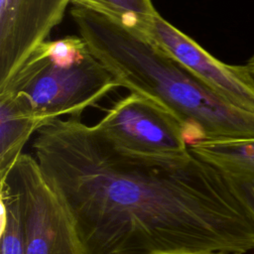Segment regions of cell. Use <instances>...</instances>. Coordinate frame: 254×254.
<instances>
[{
  "instance_id": "cell-1",
  "label": "cell",
  "mask_w": 254,
  "mask_h": 254,
  "mask_svg": "<svg viewBox=\"0 0 254 254\" xmlns=\"http://www.w3.org/2000/svg\"><path fill=\"white\" fill-rule=\"evenodd\" d=\"M32 147L68 213L79 254L254 250V225L225 179L191 152L131 155L80 116L51 121Z\"/></svg>"
},
{
  "instance_id": "cell-2",
  "label": "cell",
  "mask_w": 254,
  "mask_h": 254,
  "mask_svg": "<svg viewBox=\"0 0 254 254\" xmlns=\"http://www.w3.org/2000/svg\"><path fill=\"white\" fill-rule=\"evenodd\" d=\"M70 17L89 53L121 87L156 100L199 140L254 139V113L216 94L164 51L132 16L97 0H73Z\"/></svg>"
},
{
  "instance_id": "cell-3",
  "label": "cell",
  "mask_w": 254,
  "mask_h": 254,
  "mask_svg": "<svg viewBox=\"0 0 254 254\" xmlns=\"http://www.w3.org/2000/svg\"><path fill=\"white\" fill-rule=\"evenodd\" d=\"M120 81L90 53L72 64L53 62L38 47L1 91L24 95L43 127L64 115L80 116Z\"/></svg>"
},
{
  "instance_id": "cell-4",
  "label": "cell",
  "mask_w": 254,
  "mask_h": 254,
  "mask_svg": "<svg viewBox=\"0 0 254 254\" xmlns=\"http://www.w3.org/2000/svg\"><path fill=\"white\" fill-rule=\"evenodd\" d=\"M119 150L147 158L183 157L190 153L182 122L166 107L131 92L95 124Z\"/></svg>"
},
{
  "instance_id": "cell-5",
  "label": "cell",
  "mask_w": 254,
  "mask_h": 254,
  "mask_svg": "<svg viewBox=\"0 0 254 254\" xmlns=\"http://www.w3.org/2000/svg\"><path fill=\"white\" fill-rule=\"evenodd\" d=\"M6 178L21 198L25 254H79L68 213L36 158L23 153Z\"/></svg>"
},
{
  "instance_id": "cell-6",
  "label": "cell",
  "mask_w": 254,
  "mask_h": 254,
  "mask_svg": "<svg viewBox=\"0 0 254 254\" xmlns=\"http://www.w3.org/2000/svg\"><path fill=\"white\" fill-rule=\"evenodd\" d=\"M138 24L164 51L216 94L254 113V80L246 65L227 64L215 59L159 13Z\"/></svg>"
},
{
  "instance_id": "cell-7",
  "label": "cell",
  "mask_w": 254,
  "mask_h": 254,
  "mask_svg": "<svg viewBox=\"0 0 254 254\" xmlns=\"http://www.w3.org/2000/svg\"><path fill=\"white\" fill-rule=\"evenodd\" d=\"M73 0H0V89L48 41Z\"/></svg>"
},
{
  "instance_id": "cell-8",
  "label": "cell",
  "mask_w": 254,
  "mask_h": 254,
  "mask_svg": "<svg viewBox=\"0 0 254 254\" xmlns=\"http://www.w3.org/2000/svg\"><path fill=\"white\" fill-rule=\"evenodd\" d=\"M189 149L222 175L254 225V139L199 140Z\"/></svg>"
},
{
  "instance_id": "cell-9",
  "label": "cell",
  "mask_w": 254,
  "mask_h": 254,
  "mask_svg": "<svg viewBox=\"0 0 254 254\" xmlns=\"http://www.w3.org/2000/svg\"><path fill=\"white\" fill-rule=\"evenodd\" d=\"M43 124L29 100L22 94L0 92V181L11 171L23 154V148Z\"/></svg>"
},
{
  "instance_id": "cell-10",
  "label": "cell",
  "mask_w": 254,
  "mask_h": 254,
  "mask_svg": "<svg viewBox=\"0 0 254 254\" xmlns=\"http://www.w3.org/2000/svg\"><path fill=\"white\" fill-rule=\"evenodd\" d=\"M1 245L0 254H25V228L21 198L6 178L0 181Z\"/></svg>"
},
{
  "instance_id": "cell-11",
  "label": "cell",
  "mask_w": 254,
  "mask_h": 254,
  "mask_svg": "<svg viewBox=\"0 0 254 254\" xmlns=\"http://www.w3.org/2000/svg\"><path fill=\"white\" fill-rule=\"evenodd\" d=\"M115 10L132 16L138 23L148 21L158 12L153 6L152 0H97Z\"/></svg>"
},
{
  "instance_id": "cell-12",
  "label": "cell",
  "mask_w": 254,
  "mask_h": 254,
  "mask_svg": "<svg viewBox=\"0 0 254 254\" xmlns=\"http://www.w3.org/2000/svg\"><path fill=\"white\" fill-rule=\"evenodd\" d=\"M166 254H234V253L209 251V252H176V253H166Z\"/></svg>"
},
{
  "instance_id": "cell-13",
  "label": "cell",
  "mask_w": 254,
  "mask_h": 254,
  "mask_svg": "<svg viewBox=\"0 0 254 254\" xmlns=\"http://www.w3.org/2000/svg\"><path fill=\"white\" fill-rule=\"evenodd\" d=\"M245 65L247 66V68H248V70L250 72V75H251V77L254 80V55L247 61Z\"/></svg>"
}]
</instances>
